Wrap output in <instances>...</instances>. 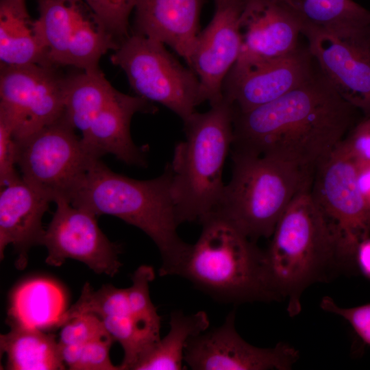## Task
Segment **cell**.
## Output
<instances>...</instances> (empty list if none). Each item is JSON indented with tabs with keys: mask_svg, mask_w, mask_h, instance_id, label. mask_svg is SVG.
<instances>
[{
	"mask_svg": "<svg viewBox=\"0 0 370 370\" xmlns=\"http://www.w3.org/2000/svg\"><path fill=\"white\" fill-rule=\"evenodd\" d=\"M110 60L125 72L137 96L163 105L182 121L205 101L195 71L182 65L159 41L132 34L119 44Z\"/></svg>",
	"mask_w": 370,
	"mask_h": 370,
	"instance_id": "cell-7",
	"label": "cell"
},
{
	"mask_svg": "<svg viewBox=\"0 0 370 370\" xmlns=\"http://www.w3.org/2000/svg\"><path fill=\"white\" fill-rule=\"evenodd\" d=\"M180 276L223 303L280 301L270 281L264 250L227 221L207 217Z\"/></svg>",
	"mask_w": 370,
	"mask_h": 370,
	"instance_id": "cell-4",
	"label": "cell"
},
{
	"mask_svg": "<svg viewBox=\"0 0 370 370\" xmlns=\"http://www.w3.org/2000/svg\"><path fill=\"white\" fill-rule=\"evenodd\" d=\"M358 112L318 68L274 101L245 112L234 110L232 150L314 170L357 122Z\"/></svg>",
	"mask_w": 370,
	"mask_h": 370,
	"instance_id": "cell-1",
	"label": "cell"
},
{
	"mask_svg": "<svg viewBox=\"0 0 370 370\" xmlns=\"http://www.w3.org/2000/svg\"><path fill=\"white\" fill-rule=\"evenodd\" d=\"M357 260L363 270L370 275V238L362 243L359 246Z\"/></svg>",
	"mask_w": 370,
	"mask_h": 370,
	"instance_id": "cell-37",
	"label": "cell"
},
{
	"mask_svg": "<svg viewBox=\"0 0 370 370\" xmlns=\"http://www.w3.org/2000/svg\"><path fill=\"white\" fill-rule=\"evenodd\" d=\"M320 307L347 321L360 338L370 345V304L354 308H341L333 299L325 297Z\"/></svg>",
	"mask_w": 370,
	"mask_h": 370,
	"instance_id": "cell-35",
	"label": "cell"
},
{
	"mask_svg": "<svg viewBox=\"0 0 370 370\" xmlns=\"http://www.w3.org/2000/svg\"><path fill=\"white\" fill-rule=\"evenodd\" d=\"M356 181L362 199L370 209V163L357 164Z\"/></svg>",
	"mask_w": 370,
	"mask_h": 370,
	"instance_id": "cell-36",
	"label": "cell"
},
{
	"mask_svg": "<svg viewBox=\"0 0 370 370\" xmlns=\"http://www.w3.org/2000/svg\"><path fill=\"white\" fill-rule=\"evenodd\" d=\"M242 1H243V0H214V2H215V6H216V8H217L225 6L227 5H229V4L236 3V2Z\"/></svg>",
	"mask_w": 370,
	"mask_h": 370,
	"instance_id": "cell-38",
	"label": "cell"
},
{
	"mask_svg": "<svg viewBox=\"0 0 370 370\" xmlns=\"http://www.w3.org/2000/svg\"><path fill=\"white\" fill-rule=\"evenodd\" d=\"M66 77L56 66L1 65L0 118L15 140L25 138L62 116Z\"/></svg>",
	"mask_w": 370,
	"mask_h": 370,
	"instance_id": "cell-10",
	"label": "cell"
},
{
	"mask_svg": "<svg viewBox=\"0 0 370 370\" xmlns=\"http://www.w3.org/2000/svg\"><path fill=\"white\" fill-rule=\"evenodd\" d=\"M116 39L129 34V18L136 0H84Z\"/></svg>",
	"mask_w": 370,
	"mask_h": 370,
	"instance_id": "cell-30",
	"label": "cell"
},
{
	"mask_svg": "<svg viewBox=\"0 0 370 370\" xmlns=\"http://www.w3.org/2000/svg\"><path fill=\"white\" fill-rule=\"evenodd\" d=\"M156 110L147 100L117 90L82 134V143L95 158L111 153L127 164L145 166L143 152L131 138L130 123L136 112Z\"/></svg>",
	"mask_w": 370,
	"mask_h": 370,
	"instance_id": "cell-19",
	"label": "cell"
},
{
	"mask_svg": "<svg viewBox=\"0 0 370 370\" xmlns=\"http://www.w3.org/2000/svg\"><path fill=\"white\" fill-rule=\"evenodd\" d=\"M245 1L217 8L196 40L190 68L197 75L204 99L210 105L223 98V82L240 55Z\"/></svg>",
	"mask_w": 370,
	"mask_h": 370,
	"instance_id": "cell-15",
	"label": "cell"
},
{
	"mask_svg": "<svg viewBox=\"0 0 370 370\" xmlns=\"http://www.w3.org/2000/svg\"><path fill=\"white\" fill-rule=\"evenodd\" d=\"M357 164L338 147L316 166L310 197L352 263L370 237V209L359 191Z\"/></svg>",
	"mask_w": 370,
	"mask_h": 370,
	"instance_id": "cell-9",
	"label": "cell"
},
{
	"mask_svg": "<svg viewBox=\"0 0 370 370\" xmlns=\"http://www.w3.org/2000/svg\"><path fill=\"white\" fill-rule=\"evenodd\" d=\"M357 164L370 163V116H363L338 146Z\"/></svg>",
	"mask_w": 370,
	"mask_h": 370,
	"instance_id": "cell-32",
	"label": "cell"
},
{
	"mask_svg": "<svg viewBox=\"0 0 370 370\" xmlns=\"http://www.w3.org/2000/svg\"><path fill=\"white\" fill-rule=\"evenodd\" d=\"M303 35L319 69L338 95L370 116V39L316 31Z\"/></svg>",
	"mask_w": 370,
	"mask_h": 370,
	"instance_id": "cell-14",
	"label": "cell"
},
{
	"mask_svg": "<svg viewBox=\"0 0 370 370\" xmlns=\"http://www.w3.org/2000/svg\"><path fill=\"white\" fill-rule=\"evenodd\" d=\"M171 179L170 163L158 177L139 180L115 173L101 158L95 159L70 203L97 216L116 217L143 231L160 251L159 275H178L191 244L184 242L177 232L180 224Z\"/></svg>",
	"mask_w": 370,
	"mask_h": 370,
	"instance_id": "cell-2",
	"label": "cell"
},
{
	"mask_svg": "<svg viewBox=\"0 0 370 370\" xmlns=\"http://www.w3.org/2000/svg\"><path fill=\"white\" fill-rule=\"evenodd\" d=\"M241 33L240 55L230 71L294 51L299 46L301 29L271 0H245Z\"/></svg>",
	"mask_w": 370,
	"mask_h": 370,
	"instance_id": "cell-16",
	"label": "cell"
},
{
	"mask_svg": "<svg viewBox=\"0 0 370 370\" xmlns=\"http://www.w3.org/2000/svg\"><path fill=\"white\" fill-rule=\"evenodd\" d=\"M155 278L151 266L143 264L132 275V284L127 288L131 315L138 327L153 339H160L161 317L149 295V283Z\"/></svg>",
	"mask_w": 370,
	"mask_h": 370,
	"instance_id": "cell-29",
	"label": "cell"
},
{
	"mask_svg": "<svg viewBox=\"0 0 370 370\" xmlns=\"http://www.w3.org/2000/svg\"><path fill=\"white\" fill-rule=\"evenodd\" d=\"M55 203L56 209L43 239L48 253L46 263L60 267L71 258L83 262L97 274L116 275L122 266L120 247L101 230L97 215L65 199Z\"/></svg>",
	"mask_w": 370,
	"mask_h": 370,
	"instance_id": "cell-11",
	"label": "cell"
},
{
	"mask_svg": "<svg viewBox=\"0 0 370 370\" xmlns=\"http://www.w3.org/2000/svg\"><path fill=\"white\" fill-rule=\"evenodd\" d=\"M129 313L127 288L105 284L95 291L86 282L77 301L61 315L55 328H61L72 319L82 314H92L103 319Z\"/></svg>",
	"mask_w": 370,
	"mask_h": 370,
	"instance_id": "cell-28",
	"label": "cell"
},
{
	"mask_svg": "<svg viewBox=\"0 0 370 370\" xmlns=\"http://www.w3.org/2000/svg\"><path fill=\"white\" fill-rule=\"evenodd\" d=\"M308 47L299 46L277 58L230 71L223 95L234 110L245 112L274 101L299 86L315 72Z\"/></svg>",
	"mask_w": 370,
	"mask_h": 370,
	"instance_id": "cell-13",
	"label": "cell"
},
{
	"mask_svg": "<svg viewBox=\"0 0 370 370\" xmlns=\"http://www.w3.org/2000/svg\"><path fill=\"white\" fill-rule=\"evenodd\" d=\"M207 112L183 121L185 140L176 144L170 166L179 224L200 221L218 205L223 171L233 143L232 104L224 97Z\"/></svg>",
	"mask_w": 370,
	"mask_h": 370,
	"instance_id": "cell-5",
	"label": "cell"
},
{
	"mask_svg": "<svg viewBox=\"0 0 370 370\" xmlns=\"http://www.w3.org/2000/svg\"><path fill=\"white\" fill-rule=\"evenodd\" d=\"M37 26L48 60L67 66L68 50L78 21L88 6L84 0H37Z\"/></svg>",
	"mask_w": 370,
	"mask_h": 370,
	"instance_id": "cell-26",
	"label": "cell"
},
{
	"mask_svg": "<svg viewBox=\"0 0 370 370\" xmlns=\"http://www.w3.org/2000/svg\"><path fill=\"white\" fill-rule=\"evenodd\" d=\"M301 27V34L323 32L370 39V10L354 0H271Z\"/></svg>",
	"mask_w": 370,
	"mask_h": 370,
	"instance_id": "cell-20",
	"label": "cell"
},
{
	"mask_svg": "<svg viewBox=\"0 0 370 370\" xmlns=\"http://www.w3.org/2000/svg\"><path fill=\"white\" fill-rule=\"evenodd\" d=\"M51 201L27 184L22 177L1 188L0 194V259L4 258L8 245L18 254L15 266L25 268L28 251L34 246L42 245L45 230L42 217Z\"/></svg>",
	"mask_w": 370,
	"mask_h": 370,
	"instance_id": "cell-17",
	"label": "cell"
},
{
	"mask_svg": "<svg viewBox=\"0 0 370 370\" xmlns=\"http://www.w3.org/2000/svg\"><path fill=\"white\" fill-rule=\"evenodd\" d=\"M119 42L88 5L83 12L70 41L67 66L82 71L98 69L99 59L109 50H115Z\"/></svg>",
	"mask_w": 370,
	"mask_h": 370,
	"instance_id": "cell-27",
	"label": "cell"
},
{
	"mask_svg": "<svg viewBox=\"0 0 370 370\" xmlns=\"http://www.w3.org/2000/svg\"><path fill=\"white\" fill-rule=\"evenodd\" d=\"M309 190L293 200L264 250L272 286L280 299H287V312L292 317L301 312V297L308 286L331 280L351 264Z\"/></svg>",
	"mask_w": 370,
	"mask_h": 370,
	"instance_id": "cell-3",
	"label": "cell"
},
{
	"mask_svg": "<svg viewBox=\"0 0 370 370\" xmlns=\"http://www.w3.org/2000/svg\"><path fill=\"white\" fill-rule=\"evenodd\" d=\"M17 146L11 127L0 118L1 188L21 178L16 171Z\"/></svg>",
	"mask_w": 370,
	"mask_h": 370,
	"instance_id": "cell-33",
	"label": "cell"
},
{
	"mask_svg": "<svg viewBox=\"0 0 370 370\" xmlns=\"http://www.w3.org/2000/svg\"><path fill=\"white\" fill-rule=\"evenodd\" d=\"M62 115L16 140L23 180L51 202L70 199L95 159Z\"/></svg>",
	"mask_w": 370,
	"mask_h": 370,
	"instance_id": "cell-8",
	"label": "cell"
},
{
	"mask_svg": "<svg viewBox=\"0 0 370 370\" xmlns=\"http://www.w3.org/2000/svg\"><path fill=\"white\" fill-rule=\"evenodd\" d=\"M169 325L168 334L143 354L131 369H182L188 339L207 330L210 321L204 311L186 314L181 310H175L171 313Z\"/></svg>",
	"mask_w": 370,
	"mask_h": 370,
	"instance_id": "cell-24",
	"label": "cell"
},
{
	"mask_svg": "<svg viewBox=\"0 0 370 370\" xmlns=\"http://www.w3.org/2000/svg\"><path fill=\"white\" fill-rule=\"evenodd\" d=\"M10 331L0 336L1 353L6 355L8 370L65 369L60 345L53 334L7 319Z\"/></svg>",
	"mask_w": 370,
	"mask_h": 370,
	"instance_id": "cell-22",
	"label": "cell"
},
{
	"mask_svg": "<svg viewBox=\"0 0 370 370\" xmlns=\"http://www.w3.org/2000/svg\"><path fill=\"white\" fill-rule=\"evenodd\" d=\"M202 0H136L132 34L169 45L190 68Z\"/></svg>",
	"mask_w": 370,
	"mask_h": 370,
	"instance_id": "cell-18",
	"label": "cell"
},
{
	"mask_svg": "<svg viewBox=\"0 0 370 370\" xmlns=\"http://www.w3.org/2000/svg\"><path fill=\"white\" fill-rule=\"evenodd\" d=\"M116 91L99 68L66 77L63 116L84 134Z\"/></svg>",
	"mask_w": 370,
	"mask_h": 370,
	"instance_id": "cell-25",
	"label": "cell"
},
{
	"mask_svg": "<svg viewBox=\"0 0 370 370\" xmlns=\"http://www.w3.org/2000/svg\"><path fill=\"white\" fill-rule=\"evenodd\" d=\"M65 306L64 293L57 283L42 278L29 279L12 291L7 319L42 330L55 328Z\"/></svg>",
	"mask_w": 370,
	"mask_h": 370,
	"instance_id": "cell-23",
	"label": "cell"
},
{
	"mask_svg": "<svg viewBox=\"0 0 370 370\" xmlns=\"http://www.w3.org/2000/svg\"><path fill=\"white\" fill-rule=\"evenodd\" d=\"M231 152V180L206 217L221 219L256 242L271 237L293 200L310 188L315 169L269 156Z\"/></svg>",
	"mask_w": 370,
	"mask_h": 370,
	"instance_id": "cell-6",
	"label": "cell"
},
{
	"mask_svg": "<svg viewBox=\"0 0 370 370\" xmlns=\"http://www.w3.org/2000/svg\"><path fill=\"white\" fill-rule=\"evenodd\" d=\"M0 60L5 66H52L25 0H0Z\"/></svg>",
	"mask_w": 370,
	"mask_h": 370,
	"instance_id": "cell-21",
	"label": "cell"
},
{
	"mask_svg": "<svg viewBox=\"0 0 370 370\" xmlns=\"http://www.w3.org/2000/svg\"><path fill=\"white\" fill-rule=\"evenodd\" d=\"M61 328L58 341L60 345H84L95 340L110 336L102 319L92 314L76 317Z\"/></svg>",
	"mask_w": 370,
	"mask_h": 370,
	"instance_id": "cell-31",
	"label": "cell"
},
{
	"mask_svg": "<svg viewBox=\"0 0 370 370\" xmlns=\"http://www.w3.org/2000/svg\"><path fill=\"white\" fill-rule=\"evenodd\" d=\"M111 336L89 342L82 346L75 370H120L110 359V349L114 343Z\"/></svg>",
	"mask_w": 370,
	"mask_h": 370,
	"instance_id": "cell-34",
	"label": "cell"
},
{
	"mask_svg": "<svg viewBox=\"0 0 370 370\" xmlns=\"http://www.w3.org/2000/svg\"><path fill=\"white\" fill-rule=\"evenodd\" d=\"M235 310L223 323L190 338L184 360L194 370H289L299 358L293 346L279 343L261 348L248 343L237 332Z\"/></svg>",
	"mask_w": 370,
	"mask_h": 370,
	"instance_id": "cell-12",
	"label": "cell"
}]
</instances>
